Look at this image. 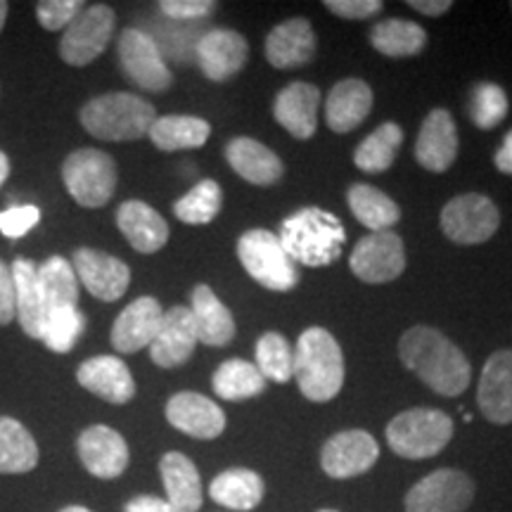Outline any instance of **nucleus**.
Wrapping results in <instances>:
<instances>
[{
	"instance_id": "f257e3e1",
	"label": "nucleus",
	"mask_w": 512,
	"mask_h": 512,
	"mask_svg": "<svg viewBox=\"0 0 512 512\" xmlns=\"http://www.w3.org/2000/svg\"><path fill=\"white\" fill-rule=\"evenodd\" d=\"M399 358L411 373L441 396H460L470 387L472 368L463 351L444 332L415 325L399 339Z\"/></svg>"
},
{
	"instance_id": "f03ea898",
	"label": "nucleus",
	"mask_w": 512,
	"mask_h": 512,
	"mask_svg": "<svg viewBox=\"0 0 512 512\" xmlns=\"http://www.w3.org/2000/svg\"><path fill=\"white\" fill-rule=\"evenodd\" d=\"M280 245L297 264L323 268L342 256L347 230L330 211L306 207L287 216L280 226Z\"/></svg>"
},
{
	"instance_id": "7ed1b4c3",
	"label": "nucleus",
	"mask_w": 512,
	"mask_h": 512,
	"mask_svg": "<svg viewBox=\"0 0 512 512\" xmlns=\"http://www.w3.org/2000/svg\"><path fill=\"white\" fill-rule=\"evenodd\" d=\"M294 380L313 403L332 401L344 384V356L325 328L304 330L294 347Z\"/></svg>"
},
{
	"instance_id": "20e7f679",
	"label": "nucleus",
	"mask_w": 512,
	"mask_h": 512,
	"mask_svg": "<svg viewBox=\"0 0 512 512\" xmlns=\"http://www.w3.org/2000/svg\"><path fill=\"white\" fill-rule=\"evenodd\" d=\"M83 128L98 140L128 143L150 133L157 121L155 107L133 93H105L88 100L79 114Z\"/></svg>"
},
{
	"instance_id": "39448f33",
	"label": "nucleus",
	"mask_w": 512,
	"mask_h": 512,
	"mask_svg": "<svg viewBox=\"0 0 512 512\" xmlns=\"http://www.w3.org/2000/svg\"><path fill=\"white\" fill-rule=\"evenodd\" d=\"M453 439V420L437 408H411L387 425V444L406 460L434 458Z\"/></svg>"
},
{
	"instance_id": "423d86ee",
	"label": "nucleus",
	"mask_w": 512,
	"mask_h": 512,
	"mask_svg": "<svg viewBox=\"0 0 512 512\" xmlns=\"http://www.w3.org/2000/svg\"><path fill=\"white\" fill-rule=\"evenodd\" d=\"M238 259L256 283L271 292H290L299 283L297 266L271 230L254 228L242 233L238 240Z\"/></svg>"
},
{
	"instance_id": "0eeeda50",
	"label": "nucleus",
	"mask_w": 512,
	"mask_h": 512,
	"mask_svg": "<svg viewBox=\"0 0 512 512\" xmlns=\"http://www.w3.org/2000/svg\"><path fill=\"white\" fill-rule=\"evenodd\" d=\"M62 178L76 204L98 209L105 207L117 190V164L107 152L81 147L64 159Z\"/></svg>"
},
{
	"instance_id": "6e6552de",
	"label": "nucleus",
	"mask_w": 512,
	"mask_h": 512,
	"mask_svg": "<svg viewBox=\"0 0 512 512\" xmlns=\"http://www.w3.org/2000/svg\"><path fill=\"white\" fill-rule=\"evenodd\" d=\"M439 223L446 238L456 245H482L496 235L501 226V211L486 195L467 192L453 197L441 209Z\"/></svg>"
},
{
	"instance_id": "1a4fd4ad",
	"label": "nucleus",
	"mask_w": 512,
	"mask_h": 512,
	"mask_svg": "<svg viewBox=\"0 0 512 512\" xmlns=\"http://www.w3.org/2000/svg\"><path fill=\"white\" fill-rule=\"evenodd\" d=\"M117 15L110 5L95 3L83 8L72 24L64 29L60 41L62 60L72 67H86L105 53L114 36Z\"/></svg>"
},
{
	"instance_id": "9d476101",
	"label": "nucleus",
	"mask_w": 512,
	"mask_h": 512,
	"mask_svg": "<svg viewBox=\"0 0 512 512\" xmlns=\"http://www.w3.org/2000/svg\"><path fill=\"white\" fill-rule=\"evenodd\" d=\"M477 486L456 467H441L422 477L406 494V512H465L475 501Z\"/></svg>"
},
{
	"instance_id": "9b49d317",
	"label": "nucleus",
	"mask_w": 512,
	"mask_h": 512,
	"mask_svg": "<svg viewBox=\"0 0 512 512\" xmlns=\"http://www.w3.org/2000/svg\"><path fill=\"white\" fill-rule=\"evenodd\" d=\"M351 273L368 285L392 283L406 271V247L394 230L370 233L356 242L349 256Z\"/></svg>"
},
{
	"instance_id": "f8f14e48",
	"label": "nucleus",
	"mask_w": 512,
	"mask_h": 512,
	"mask_svg": "<svg viewBox=\"0 0 512 512\" xmlns=\"http://www.w3.org/2000/svg\"><path fill=\"white\" fill-rule=\"evenodd\" d=\"M119 62L126 79L133 86L150 93H164L171 86L174 76L166 67L162 50L157 41L143 29H126L119 38Z\"/></svg>"
},
{
	"instance_id": "ddd939ff",
	"label": "nucleus",
	"mask_w": 512,
	"mask_h": 512,
	"mask_svg": "<svg viewBox=\"0 0 512 512\" xmlns=\"http://www.w3.org/2000/svg\"><path fill=\"white\" fill-rule=\"evenodd\" d=\"M380 458V446L366 430H344L332 434L320 451V467L332 479L366 475Z\"/></svg>"
},
{
	"instance_id": "4468645a",
	"label": "nucleus",
	"mask_w": 512,
	"mask_h": 512,
	"mask_svg": "<svg viewBox=\"0 0 512 512\" xmlns=\"http://www.w3.org/2000/svg\"><path fill=\"white\" fill-rule=\"evenodd\" d=\"M74 273L100 302H117L131 285V268L117 256L81 247L74 254Z\"/></svg>"
},
{
	"instance_id": "2eb2a0df",
	"label": "nucleus",
	"mask_w": 512,
	"mask_h": 512,
	"mask_svg": "<svg viewBox=\"0 0 512 512\" xmlns=\"http://www.w3.org/2000/svg\"><path fill=\"white\" fill-rule=\"evenodd\" d=\"M195 57L209 81L223 83L240 74L247 64V38L235 29H209L197 41Z\"/></svg>"
},
{
	"instance_id": "dca6fc26",
	"label": "nucleus",
	"mask_w": 512,
	"mask_h": 512,
	"mask_svg": "<svg viewBox=\"0 0 512 512\" xmlns=\"http://www.w3.org/2000/svg\"><path fill=\"white\" fill-rule=\"evenodd\" d=\"M76 451L83 467L98 479H117L126 472L128 453L126 439L107 425H91L79 434Z\"/></svg>"
},
{
	"instance_id": "f3484780",
	"label": "nucleus",
	"mask_w": 512,
	"mask_h": 512,
	"mask_svg": "<svg viewBox=\"0 0 512 512\" xmlns=\"http://www.w3.org/2000/svg\"><path fill=\"white\" fill-rule=\"evenodd\" d=\"M166 420L192 439L211 441L226 430V413L214 401L197 392H178L166 403Z\"/></svg>"
},
{
	"instance_id": "a211bd4d",
	"label": "nucleus",
	"mask_w": 512,
	"mask_h": 512,
	"mask_svg": "<svg viewBox=\"0 0 512 512\" xmlns=\"http://www.w3.org/2000/svg\"><path fill=\"white\" fill-rule=\"evenodd\" d=\"M458 157V128L448 110H432L422 121L418 143H415V159L422 169L432 174H444Z\"/></svg>"
},
{
	"instance_id": "6ab92c4d",
	"label": "nucleus",
	"mask_w": 512,
	"mask_h": 512,
	"mask_svg": "<svg viewBox=\"0 0 512 512\" xmlns=\"http://www.w3.org/2000/svg\"><path fill=\"white\" fill-rule=\"evenodd\" d=\"M477 406L494 425L512 422V351L501 349L489 356L479 377Z\"/></svg>"
},
{
	"instance_id": "aec40b11",
	"label": "nucleus",
	"mask_w": 512,
	"mask_h": 512,
	"mask_svg": "<svg viewBox=\"0 0 512 512\" xmlns=\"http://www.w3.org/2000/svg\"><path fill=\"white\" fill-rule=\"evenodd\" d=\"M197 335L188 306H174L164 311L162 328L150 344V358L159 368H181L195 354Z\"/></svg>"
},
{
	"instance_id": "412c9836",
	"label": "nucleus",
	"mask_w": 512,
	"mask_h": 512,
	"mask_svg": "<svg viewBox=\"0 0 512 512\" xmlns=\"http://www.w3.org/2000/svg\"><path fill=\"white\" fill-rule=\"evenodd\" d=\"M162 304L155 297H138L119 313L112 325V347L121 354H136L150 347L162 328Z\"/></svg>"
},
{
	"instance_id": "4be33fe9",
	"label": "nucleus",
	"mask_w": 512,
	"mask_h": 512,
	"mask_svg": "<svg viewBox=\"0 0 512 512\" xmlns=\"http://www.w3.org/2000/svg\"><path fill=\"white\" fill-rule=\"evenodd\" d=\"M318 107L320 88L306 81H294L275 95L273 117L292 138L309 140L316 136Z\"/></svg>"
},
{
	"instance_id": "5701e85b",
	"label": "nucleus",
	"mask_w": 512,
	"mask_h": 512,
	"mask_svg": "<svg viewBox=\"0 0 512 512\" xmlns=\"http://www.w3.org/2000/svg\"><path fill=\"white\" fill-rule=\"evenodd\" d=\"M76 380L83 389L100 396L102 401L124 406L136 396V380L131 370L117 356H93L76 370Z\"/></svg>"
},
{
	"instance_id": "b1692460",
	"label": "nucleus",
	"mask_w": 512,
	"mask_h": 512,
	"mask_svg": "<svg viewBox=\"0 0 512 512\" xmlns=\"http://www.w3.org/2000/svg\"><path fill=\"white\" fill-rule=\"evenodd\" d=\"M316 34L306 17H292L266 36V60L275 69H299L316 57Z\"/></svg>"
},
{
	"instance_id": "393cba45",
	"label": "nucleus",
	"mask_w": 512,
	"mask_h": 512,
	"mask_svg": "<svg viewBox=\"0 0 512 512\" xmlns=\"http://www.w3.org/2000/svg\"><path fill=\"white\" fill-rule=\"evenodd\" d=\"M117 226L136 252L155 254L169 242V223L157 209L140 200H128L117 209Z\"/></svg>"
},
{
	"instance_id": "a878e982",
	"label": "nucleus",
	"mask_w": 512,
	"mask_h": 512,
	"mask_svg": "<svg viewBox=\"0 0 512 512\" xmlns=\"http://www.w3.org/2000/svg\"><path fill=\"white\" fill-rule=\"evenodd\" d=\"M230 169L252 185H273L285 174V164L271 147L254 138H233L226 145Z\"/></svg>"
},
{
	"instance_id": "bb28decb",
	"label": "nucleus",
	"mask_w": 512,
	"mask_h": 512,
	"mask_svg": "<svg viewBox=\"0 0 512 512\" xmlns=\"http://www.w3.org/2000/svg\"><path fill=\"white\" fill-rule=\"evenodd\" d=\"M370 110H373V91L368 83L361 79H344L332 86L325 102V121L330 131L351 133L368 119Z\"/></svg>"
},
{
	"instance_id": "cd10ccee",
	"label": "nucleus",
	"mask_w": 512,
	"mask_h": 512,
	"mask_svg": "<svg viewBox=\"0 0 512 512\" xmlns=\"http://www.w3.org/2000/svg\"><path fill=\"white\" fill-rule=\"evenodd\" d=\"M159 472L166 491V503L174 512H197L202 508L200 472L185 453L169 451L159 460Z\"/></svg>"
},
{
	"instance_id": "c85d7f7f",
	"label": "nucleus",
	"mask_w": 512,
	"mask_h": 512,
	"mask_svg": "<svg viewBox=\"0 0 512 512\" xmlns=\"http://www.w3.org/2000/svg\"><path fill=\"white\" fill-rule=\"evenodd\" d=\"M192 325H195L197 342L207 347H226L235 337V320L228 306L216 297L209 285H197L192 290Z\"/></svg>"
},
{
	"instance_id": "c756f323",
	"label": "nucleus",
	"mask_w": 512,
	"mask_h": 512,
	"mask_svg": "<svg viewBox=\"0 0 512 512\" xmlns=\"http://www.w3.org/2000/svg\"><path fill=\"white\" fill-rule=\"evenodd\" d=\"M10 271L15 280V318H19V325L31 339H41L46 325V304L38 285V266L29 259H15Z\"/></svg>"
},
{
	"instance_id": "7c9ffc66",
	"label": "nucleus",
	"mask_w": 512,
	"mask_h": 512,
	"mask_svg": "<svg viewBox=\"0 0 512 512\" xmlns=\"http://www.w3.org/2000/svg\"><path fill=\"white\" fill-rule=\"evenodd\" d=\"M266 484L264 479L247 467H230L216 475L209 484L211 501L223 505L230 510H254L256 505L264 501Z\"/></svg>"
},
{
	"instance_id": "2f4dec72",
	"label": "nucleus",
	"mask_w": 512,
	"mask_h": 512,
	"mask_svg": "<svg viewBox=\"0 0 512 512\" xmlns=\"http://www.w3.org/2000/svg\"><path fill=\"white\" fill-rule=\"evenodd\" d=\"M41 451L22 422L0 415V475H24L38 465Z\"/></svg>"
},
{
	"instance_id": "473e14b6",
	"label": "nucleus",
	"mask_w": 512,
	"mask_h": 512,
	"mask_svg": "<svg viewBox=\"0 0 512 512\" xmlns=\"http://www.w3.org/2000/svg\"><path fill=\"white\" fill-rule=\"evenodd\" d=\"M349 209L356 216L361 226H366L370 233H382V230H392L401 219V209L392 197L384 195L375 185L356 183L349 188Z\"/></svg>"
},
{
	"instance_id": "72a5a7b5",
	"label": "nucleus",
	"mask_w": 512,
	"mask_h": 512,
	"mask_svg": "<svg viewBox=\"0 0 512 512\" xmlns=\"http://www.w3.org/2000/svg\"><path fill=\"white\" fill-rule=\"evenodd\" d=\"M147 136H150L157 150L164 152L197 150L209 140L211 126L200 117L171 114V117H157Z\"/></svg>"
},
{
	"instance_id": "f704fd0d",
	"label": "nucleus",
	"mask_w": 512,
	"mask_h": 512,
	"mask_svg": "<svg viewBox=\"0 0 512 512\" xmlns=\"http://www.w3.org/2000/svg\"><path fill=\"white\" fill-rule=\"evenodd\" d=\"M370 43L384 57H413L427 46V31L411 19H384L370 29Z\"/></svg>"
},
{
	"instance_id": "c9c22d12",
	"label": "nucleus",
	"mask_w": 512,
	"mask_h": 512,
	"mask_svg": "<svg viewBox=\"0 0 512 512\" xmlns=\"http://www.w3.org/2000/svg\"><path fill=\"white\" fill-rule=\"evenodd\" d=\"M38 285L46 304V316L69 306H79V278L64 256H50L38 266Z\"/></svg>"
},
{
	"instance_id": "e433bc0d",
	"label": "nucleus",
	"mask_w": 512,
	"mask_h": 512,
	"mask_svg": "<svg viewBox=\"0 0 512 512\" xmlns=\"http://www.w3.org/2000/svg\"><path fill=\"white\" fill-rule=\"evenodd\" d=\"M211 387L223 401H247L264 394L266 377L259 373L254 363L242 361V358H230V361L221 363L219 370L211 377Z\"/></svg>"
},
{
	"instance_id": "4c0bfd02",
	"label": "nucleus",
	"mask_w": 512,
	"mask_h": 512,
	"mask_svg": "<svg viewBox=\"0 0 512 512\" xmlns=\"http://www.w3.org/2000/svg\"><path fill=\"white\" fill-rule=\"evenodd\" d=\"M403 143V131L396 121H384L356 147L354 164L363 174H382L394 164Z\"/></svg>"
},
{
	"instance_id": "58836bf2",
	"label": "nucleus",
	"mask_w": 512,
	"mask_h": 512,
	"mask_svg": "<svg viewBox=\"0 0 512 512\" xmlns=\"http://www.w3.org/2000/svg\"><path fill=\"white\" fill-rule=\"evenodd\" d=\"M221 202V185L211 181V178H204L190 192H185L181 200H176L174 214L178 221L188 223V226H204V223H211L219 216Z\"/></svg>"
},
{
	"instance_id": "ea45409f",
	"label": "nucleus",
	"mask_w": 512,
	"mask_h": 512,
	"mask_svg": "<svg viewBox=\"0 0 512 512\" xmlns=\"http://www.w3.org/2000/svg\"><path fill=\"white\" fill-rule=\"evenodd\" d=\"M256 368L266 380L290 382L294 375V349L280 332H264L256 342Z\"/></svg>"
},
{
	"instance_id": "a19ab883",
	"label": "nucleus",
	"mask_w": 512,
	"mask_h": 512,
	"mask_svg": "<svg viewBox=\"0 0 512 512\" xmlns=\"http://www.w3.org/2000/svg\"><path fill=\"white\" fill-rule=\"evenodd\" d=\"M467 110H470L472 124L482 128V131H491V128H496L505 117H508L510 102L508 95H505V91L498 83L482 81L472 86Z\"/></svg>"
},
{
	"instance_id": "79ce46f5",
	"label": "nucleus",
	"mask_w": 512,
	"mask_h": 512,
	"mask_svg": "<svg viewBox=\"0 0 512 512\" xmlns=\"http://www.w3.org/2000/svg\"><path fill=\"white\" fill-rule=\"evenodd\" d=\"M83 330H86V318H83L79 306H69V309L48 313L41 339L55 354H67V351L76 347Z\"/></svg>"
},
{
	"instance_id": "37998d69",
	"label": "nucleus",
	"mask_w": 512,
	"mask_h": 512,
	"mask_svg": "<svg viewBox=\"0 0 512 512\" xmlns=\"http://www.w3.org/2000/svg\"><path fill=\"white\" fill-rule=\"evenodd\" d=\"M83 8L81 0H43L36 5V19L48 31L67 29Z\"/></svg>"
},
{
	"instance_id": "c03bdc74",
	"label": "nucleus",
	"mask_w": 512,
	"mask_h": 512,
	"mask_svg": "<svg viewBox=\"0 0 512 512\" xmlns=\"http://www.w3.org/2000/svg\"><path fill=\"white\" fill-rule=\"evenodd\" d=\"M41 221V209L34 207V204H22V207H10L0 211V233L5 238H22L27 235L36 223Z\"/></svg>"
},
{
	"instance_id": "a18cd8bd",
	"label": "nucleus",
	"mask_w": 512,
	"mask_h": 512,
	"mask_svg": "<svg viewBox=\"0 0 512 512\" xmlns=\"http://www.w3.org/2000/svg\"><path fill=\"white\" fill-rule=\"evenodd\" d=\"M159 10L166 17L178 19V22H190V19L211 15L216 10V3H211V0H162Z\"/></svg>"
},
{
	"instance_id": "49530a36",
	"label": "nucleus",
	"mask_w": 512,
	"mask_h": 512,
	"mask_svg": "<svg viewBox=\"0 0 512 512\" xmlns=\"http://www.w3.org/2000/svg\"><path fill=\"white\" fill-rule=\"evenodd\" d=\"M325 8L342 19H370L382 12L380 0H325Z\"/></svg>"
},
{
	"instance_id": "de8ad7c7",
	"label": "nucleus",
	"mask_w": 512,
	"mask_h": 512,
	"mask_svg": "<svg viewBox=\"0 0 512 512\" xmlns=\"http://www.w3.org/2000/svg\"><path fill=\"white\" fill-rule=\"evenodd\" d=\"M15 320V280L10 266L0 259V325Z\"/></svg>"
},
{
	"instance_id": "09e8293b",
	"label": "nucleus",
	"mask_w": 512,
	"mask_h": 512,
	"mask_svg": "<svg viewBox=\"0 0 512 512\" xmlns=\"http://www.w3.org/2000/svg\"><path fill=\"white\" fill-rule=\"evenodd\" d=\"M124 512H174L166 498L157 496H136L126 503Z\"/></svg>"
},
{
	"instance_id": "8fccbe9b",
	"label": "nucleus",
	"mask_w": 512,
	"mask_h": 512,
	"mask_svg": "<svg viewBox=\"0 0 512 512\" xmlns=\"http://www.w3.org/2000/svg\"><path fill=\"white\" fill-rule=\"evenodd\" d=\"M408 5L425 17H441L453 8L451 0H408Z\"/></svg>"
},
{
	"instance_id": "3c124183",
	"label": "nucleus",
	"mask_w": 512,
	"mask_h": 512,
	"mask_svg": "<svg viewBox=\"0 0 512 512\" xmlns=\"http://www.w3.org/2000/svg\"><path fill=\"white\" fill-rule=\"evenodd\" d=\"M494 164H496V169L501 171V174L512 176V128L508 133H505L501 147L496 150Z\"/></svg>"
},
{
	"instance_id": "603ef678",
	"label": "nucleus",
	"mask_w": 512,
	"mask_h": 512,
	"mask_svg": "<svg viewBox=\"0 0 512 512\" xmlns=\"http://www.w3.org/2000/svg\"><path fill=\"white\" fill-rule=\"evenodd\" d=\"M8 176H10V159L3 150H0V188H3V183L8 181Z\"/></svg>"
},
{
	"instance_id": "864d4df0",
	"label": "nucleus",
	"mask_w": 512,
	"mask_h": 512,
	"mask_svg": "<svg viewBox=\"0 0 512 512\" xmlns=\"http://www.w3.org/2000/svg\"><path fill=\"white\" fill-rule=\"evenodd\" d=\"M8 10H10V5L5 3V0H0V31H3V27H5V17H8Z\"/></svg>"
},
{
	"instance_id": "5fc2aeb1",
	"label": "nucleus",
	"mask_w": 512,
	"mask_h": 512,
	"mask_svg": "<svg viewBox=\"0 0 512 512\" xmlns=\"http://www.w3.org/2000/svg\"><path fill=\"white\" fill-rule=\"evenodd\" d=\"M60 512H93V510L83 508V505H67V508H62Z\"/></svg>"
},
{
	"instance_id": "6e6d98bb",
	"label": "nucleus",
	"mask_w": 512,
	"mask_h": 512,
	"mask_svg": "<svg viewBox=\"0 0 512 512\" xmlns=\"http://www.w3.org/2000/svg\"><path fill=\"white\" fill-rule=\"evenodd\" d=\"M318 512H339V510H330V508H325V510H318Z\"/></svg>"
},
{
	"instance_id": "4d7b16f0",
	"label": "nucleus",
	"mask_w": 512,
	"mask_h": 512,
	"mask_svg": "<svg viewBox=\"0 0 512 512\" xmlns=\"http://www.w3.org/2000/svg\"><path fill=\"white\" fill-rule=\"evenodd\" d=\"M510 10H512V3H510Z\"/></svg>"
}]
</instances>
